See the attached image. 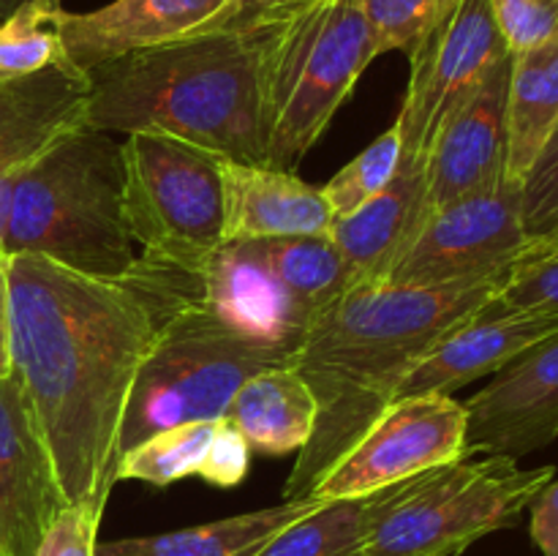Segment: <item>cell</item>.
Segmentation results:
<instances>
[{
    "label": "cell",
    "mask_w": 558,
    "mask_h": 556,
    "mask_svg": "<svg viewBox=\"0 0 558 556\" xmlns=\"http://www.w3.org/2000/svg\"><path fill=\"white\" fill-rule=\"evenodd\" d=\"M11 371L22 382L69 507L112 494L125 403L167 316L189 298L183 267L136 256L96 278L44 256H5Z\"/></svg>",
    "instance_id": "obj_1"
},
{
    "label": "cell",
    "mask_w": 558,
    "mask_h": 556,
    "mask_svg": "<svg viewBox=\"0 0 558 556\" xmlns=\"http://www.w3.org/2000/svg\"><path fill=\"white\" fill-rule=\"evenodd\" d=\"M507 270L441 287L357 283L314 316L294 368L319 412L283 499H308L332 463L396 401L414 365L494 298Z\"/></svg>",
    "instance_id": "obj_2"
},
{
    "label": "cell",
    "mask_w": 558,
    "mask_h": 556,
    "mask_svg": "<svg viewBox=\"0 0 558 556\" xmlns=\"http://www.w3.org/2000/svg\"><path fill=\"white\" fill-rule=\"evenodd\" d=\"M265 22L140 49L87 71L85 125L169 134L229 161L267 164Z\"/></svg>",
    "instance_id": "obj_3"
},
{
    "label": "cell",
    "mask_w": 558,
    "mask_h": 556,
    "mask_svg": "<svg viewBox=\"0 0 558 556\" xmlns=\"http://www.w3.org/2000/svg\"><path fill=\"white\" fill-rule=\"evenodd\" d=\"M33 254L96 278L136 262L123 210V158L107 131L80 125L60 136L11 189L3 256Z\"/></svg>",
    "instance_id": "obj_4"
},
{
    "label": "cell",
    "mask_w": 558,
    "mask_h": 556,
    "mask_svg": "<svg viewBox=\"0 0 558 556\" xmlns=\"http://www.w3.org/2000/svg\"><path fill=\"white\" fill-rule=\"evenodd\" d=\"M262 22L267 164L292 169L379 55L360 0H316Z\"/></svg>",
    "instance_id": "obj_5"
},
{
    "label": "cell",
    "mask_w": 558,
    "mask_h": 556,
    "mask_svg": "<svg viewBox=\"0 0 558 556\" xmlns=\"http://www.w3.org/2000/svg\"><path fill=\"white\" fill-rule=\"evenodd\" d=\"M298 354L265 347L191 303H180L142 360L120 425L118 458L172 425L221 420L254 374L294 365Z\"/></svg>",
    "instance_id": "obj_6"
},
{
    "label": "cell",
    "mask_w": 558,
    "mask_h": 556,
    "mask_svg": "<svg viewBox=\"0 0 558 556\" xmlns=\"http://www.w3.org/2000/svg\"><path fill=\"white\" fill-rule=\"evenodd\" d=\"M554 467L523 469L507 456H461L403 480L365 540V556H452L512 527L554 480Z\"/></svg>",
    "instance_id": "obj_7"
},
{
    "label": "cell",
    "mask_w": 558,
    "mask_h": 556,
    "mask_svg": "<svg viewBox=\"0 0 558 556\" xmlns=\"http://www.w3.org/2000/svg\"><path fill=\"white\" fill-rule=\"evenodd\" d=\"M123 210L142 256L199 270L223 243L221 156L169 134H125Z\"/></svg>",
    "instance_id": "obj_8"
},
{
    "label": "cell",
    "mask_w": 558,
    "mask_h": 556,
    "mask_svg": "<svg viewBox=\"0 0 558 556\" xmlns=\"http://www.w3.org/2000/svg\"><path fill=\"white\" fill-rule=\"evenodd\" d=\"M466 456V407L450 392L396 398L311 491L354 499Z\"/></svg>",
    "instance_id": "obj_9"
},
{
    "label": "cell",
    "mask_w": 558,
    "mask_h": 556,
    "mask_svg": "<svg viewBox=\"0 0 558 556\" xmlns=\"http://www.w3.org/2000/svg\"><path fill=\"white\" fill-rule=\"evenodd\" d=\"M529 243L532 238L521 216V183L507 178L494 189L430 213L385 283L441 287L499 276Z\"/></svg>",
    "instance_id": "obj_10"
},
{
    "label": "cell",
    "mask_w": 558,
    "mask_h": 556,
    "mask_svg": "<svg viewBox=\"0 0 558 556\" xmlns=\"http://www.w3.org/2000/svg\"><path fill=\"white\" fill-rule=\"evenodd\" d=\"M510 52L490 0H463L456 14L409 55V87L398 112L401 158L428 161L450 114Z\"/></svg>",
    "instance_id": "obj_11"
},
{
    "label": "cell",
    "mask_w": 558,
    "mask_h": 556,
    "mask_svg": "<svg viewBox=\"0 0 558 556\" xmlns=\"http://www.w3.org/2000/svg\"><path fill=\"white\" fill-rule=\"evenodd\" d=\"M463 407L466 456L485 452L521 461L558 439V333L496 371Z\"/></svg>",
    "instance_id": "obj_12"
},
{
    "label": "cell",
    "mask_w": 558,
    "mask_h": 556,
    "mask_svg": "<svg viewBox=\"0 0 558 556\" xmlns=\"http://www.w3.org/2000/svg\"><path fill=\"white\" fill-rule=\"evenodd\" d=\"M191 303L251 341L294 354L319 314L278 281L254 240H227L191 270Z\"/></svg>",
    "instance_id": "obj_13"
},
{
    "label": "cell",
    "mask_w": 558,
    "mask_h": 556,
    "mask_svg": "<svg viewBox=\"0 0 558 556\" xmlns=\"http://www.w3.org/2000/svg\"><path fill=\"white\" fill-rule=\"evenodd\" d=\"M69 507L14 371L0 376V551L36 556L54 518Z\"/></svg>",
    "instance_id": "obj_14"
},
{
    "label": "cell",
    "mask_w": 558,
    "mask_h": 556,
    "mask_svg": "<svg viewBox=\"0 0 558 556\" xmlns=\"http://www.w3.org/2000/svg\"><path fill=\"white\" fill-rule=\"evenodd\" d=\"M234 0H112L93 11L60 14L65 58L82 71L202 33L227 31Z\"/></svg>",
    "instance_id": "obj_15"
},
{
    "label": "cell",
    "mask_w": 558,
    "mask_h": 556,
    "mask_svg": "<svg viewBox=\"0 0 558 556\" xmlns=\"http://www.w3.org/2000/svg\"><path fill=\"white\" fill-rule=\"evenodd\" d=\"M512 55L450 114L428 153V213L507 180V93Z\"/></svg>",
    "instance_id": "obj_16"
},
{
    "label": "cell",
    "mask_w": 558,
    "mask_h": 556,
    "mask_svg": "<svg viewBox=\"0 0 558 556\" xmlns=\"http://www.w3.org/2000/svg\"><path fill=\"white\" fill-rule=\"evenodd\" d=\"M90 80L71 63L0 80V254L11 189L38 156L85 125Z\"/></svg>",
    "instance_id": "obj_17"
},
{
    "label": "cell",
    "mask_w": 558,
    "mask_h": 556,
    "mask_svg": "<svg viewBox=\"0 0 558 556\" xmlns=\"http://www.w3.org/2000/svg\"><path fill=\"white\" fill-rule=\"evenodd\" d=\"M221 180L223 243L330 234L336 216L325 194L292 169L221 158Z\"/></svg>",
    "instance_id": "obj_18"
},
{
    "label": "cell",
    "mask_w": 558,
    "mask_h": 556,
    "mask_svg": "<svg viewBox=\"0 0 558 556\" xmlns=\"http://www.w3.org/2000/svg\"><path fill=\"white\" fill-rule=\"evenodd\" d=\"M425 164L401 158L396 178L379 196L332 221L327 238L338 245L357 283H385L430 216Z\"/></svg>",
    "instance_id": "obj_19"
},
{
    "label": "cell",
    "mask_w": 558,
    "mask_h": 556,
    "mask_svg": "<svg viewBox=\"0 0 558 556\" xmlns=\"http://www.w3.org/2000/svg\"><path fill=\"white\" fill-rule=\"evenodd\" d=\"M558 333V316L510 314L488 316L477 311L463 325L447 333L403 379L396 398L450 392L480 376L496 374L510 360L543 338Z\"/></svg>",
    "instance_id": "obj_20"
},
{
    "label": "cell",
    "mask_w": 558,
    "mask_h": 556,
    "mask_svg": "<svg viewBox=\"0 0 558 556\" xmlns=\"http://www.w3.org/2000/svg\"><path fill=\"white\" fill-rule=\"evenodd\" d=\"M316 412V398L300 371L278 365L251 376L234 392L223 418L245 436L251 450L292 456L311 442Z\"/></svg>",
    "instance_id": "obj_21"
},
{
    "label": "cell",
    "mask_w": 558,
    "mask_h": 556,
    "mask_svg": "<svg viewBox=\"0 0 558 556\" xmlns=\"http://www.w3.org/2000/svg\"><path fill=\"white\" fill-rule=\"evenodd\" d=\"M319 505L322 499L314 496L283 499L281 505L199 523V527L98 543L96 556H256L267 540Z\"/></svg>",
    "instance_id": "obj_22"
},
{
    "label": "cell",
    "mask_w": 558,
    "mask_h": 556,
    "mask_svg": "<svg viewBox=\"0 0 558 556\" xmlns=\"http://www.w3.org/2000/svg\"><path fill=\"white\" fill-rule=\"evenodd\" d=\"M558 125V38L512 55L507 93V178L521 183Z\"/></svg>",
    "instance_id": "obj_23"
},
{
    "label": "cell",
    "mask_w": 558,
    "mask_h": 556,
    "mask_svg": "<svg viewBox=\"0 0 558 556\" xmlns=\"http://www.w3.org/2000/svg\"><path fill=\"white\" fill-rule=\"evenodd\" d=\"M398 485L354 499L322 501L267 540L256 556H365L371 527Z\"/></svg>",
    "instance_id": "obj_24"
},
{
    "label": "cell",
    "mask_w": 558,
    "mask_h": 556,
    "mask_svg": "<svg viewBox=\"0 0 558 556\" xmlns=\"http://www.w3.org/2000/svg\"><path fill=\"white\" fill-rule=\"evenodd\" d=\"M265 265L308 309L322 311L357 287L347 259L327 234L254 240Z\"/></svg>",
    "instance_id": "obj_25"
},
{
    "label": "cell",
    "mask_w": 558,
    "mask_h": 556,
    "mask_svg": "<svg viewBox=\"0 0 558 556\" xmlns=\"http://www.w3.org/2000/svg\"><path fill=\"white\" fill-rule=\"evenodd\" d=\"M216 431L218 420H199L158 431L118 458L114 480H142L163 488L178 480L199 478Z\"/></svg>",
    "instance_id": "obj_26"
},
{
    "label": "cell",
    "mask_w": 558,
    "mask_h": 556,
    "mask_svg": "<svg viewBox=\"0 0 558 556\" xmlns=\"http://www.w3.org/2000/svg\"><path fill=\"white\" fill-rule=\"evenodd\" d=\"M60 0H25L0 20V80L69 63L60 33Z\"/></svg>",
    "instance_id": "obj_27"
},
{
    "label": "cell",
    "mask_w": 558,
    "mask_h": 556,
    "mask_svg": "<svg viewBox=\"0 0 558 556\" xmlns=\"http://www.w3.org/2000/svg\"><path fill=\"white\" fill-rule=\"evenodd\" d=\"M480 311L488 316H558V232L532 238L526 251L510 265L494 298Z\"/></svg>",
    "instance_id": "obj_28"
},
{
    "label": "cell",
    "mask_w": 558,
    "mask_h": 556,
    "mask_svg": "<svg viewBox=\"0 0 558 556\" xmlns=\"http://www.w3.org/2000/svg\"><path fill=\"white\" fill-rule=\"evenodd\" d=\"M398 164H401V134L396 125H390L385 134L376 136L360 156H354L347 167L338 169L322 185V194H325L332 216H352L365 202L379 196L396 178Z\"/></svg>",
    "instance_id": "obj_29"
},
{
    "label": "cell",
    "mask_w": 558,
    "mask_h": 556,
    "mask_svg": "<svg viewBox=\"0 0 558 556\" xmlns=\"http://www.w3.org/2000/svg\"><path fill=\"white\" fill-rule=\"evenodd\" d=\"M463 0H360L374 36L376 55H412L425 38L439 31Z\"/></svg>",
    "instance_id": "obj_30"
},
{
    "label": "cell",
    "mask_w": 558,
    "mask_h": 556,
    "mask_svg": "<svg viewBox=\"0 0 558 556\" xmlns=\"http://www.w3.org/2000/svg\"><path fill=\"white\" fill-rule=\"evenodd\" d=\"M521 216L529 238L558 232V125L521 180Z\"/></svg>",
    "instance_id": "obj_31"
},
{
    "label": "cell",
    "mask_w": 558,
    "mask_h": 556,
    "mask_svg": "<svg viewBox=\"0 0 558 556\" xmlns=\"http://www.w3.org/2000/svg\"><path fill=\"white\" fill-rule=\"evenodd\" d=\"M512 55L558 38V0H490Z\"/></svg>",
    "instance_id": "obj_32"
},
{
    "label": "cell",
    "mask_w": 558,
    "mask_h": 556,
    "mask_svg": "<svg viewBox=\"0 0 558 556\" xmlns=\"http://www.w3.org/2000/svg\"><path fill=\"white\" fill-rule=\"evenodd\" d=\"M251 467V447L245 436L229 423L227 418L218 420V431L207 447L205 463H202L199 478L218 488H234L245 480Z\"/></svg>",
    "instance_id": "obj_33"
},
{
    "label": "cell",
    "mask_w": 558,
    "mask_h": 556,
    "mask_svg": "<svg viewBox=\"0 0 558 556\" xmlns=\"http://www.w3.org/2000/svg\"><path fill=\"white\" fill-rule=\"evenodd\" d=\"M101 512L87 507H65L44 534L36 556H96Z\"/></svg>",
    "instance_id": "obj_34"
},
{
    "label": "cell",
    "mask_w": 558,
    "mask_h": 556,
    "mask_svg": "<svg viewBox=\"0 0 558 556\" xmlns=\"http://www.w3.org/2000/svg\"><path fill=\"white\" fill-rule=\"evenodd\" d=\"M529 510H532V540L539 554L558 556V478L534 496Z\"/></svg>",
    "instance_id": "obj_35"
},
{
    "label": "cell",
    "mask_w": 558,
    "mask_h": 556,
    "mask_svg": "<svg viewBox=\"0 0 558 556\" xmlns=\"http://www.w3.org/2000/svg\"><path fill=\"white\" fill-rule=\"evenodd\" d=\"M11 371L9 349V278H5V256L0 254V376Z\"/></svg>",
    "instance_id": "obj_36"
},
{
    "label": "cell",
    "mask_w": 558,
    "mask_h": 556,
    "mask_svg": "<svg viewBox=\"0 0 558 556\" xmlns=\"http://www.w3.org/2000/svg\"><path fill=\"white\" fill-rule=\"evenodd\" d=\"M272 0H234L232 20H229V27H251L265 16V11L270 9Z\"/></svg>",
    "instance_id": "obj_37"
},
{
    "label": "cell",
    "mask_w": 558,
    "mask_h": 556,
    "mask_svg": "<svg viewBox=\"0 0 558 556\" xmlns=\"http://www.w3.org/2000/svg\"><path fill=\"white\" fill-rule=\"evenodd\" d=\"M311 3H316V0H272V5L265 11V16H262V20H278V16H289Z\"/></svg>",
    "instance_id": "obj_38"
},
{
    "label": "cell",
    "mask_w": 558,
    "mask_h": 556,
    "mask_svg": "<svg viewBox=\"0 0 558 556\" xmlns=\"http://www.w3.org/2000/svg\"><path fill=\"white\" fill-rule=\"evenodd\" d=\"M20 3H25V0H0V20H3L5 14H11Z\"/></svg>",
    "instance_id": "obj_39"
},
{
    "label": "cell",
    "mask_w": 558,
    "mask_h": 556,
    "mask_svg": "<svg viewBox=\"0 0 558 556\" xmlns=\"http://www.w3.org/2000/svg\"><path fill=\"white\" fill-rule=\"evenodd\" d=\"M452 556H463V554H452Z\"/></svg>",
    "instance_id": "obj_40"
},
{
    "label": "cell",
    "mask_w": 558,
    "mask_h": 556,
    "mask_svg": "<svg viewBox=\"0 0 558 556\" xmlns=\"http://www.w3.org/2000/svg\"><path fill=\"white\" fill-rule=\"evenodd\" d=\"M0 556H3V551H0Z\"/></svg>",
    "instance_id": "obj_41"
}]
</instances>
